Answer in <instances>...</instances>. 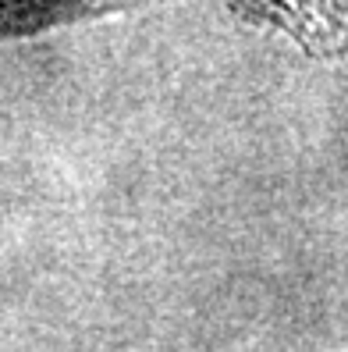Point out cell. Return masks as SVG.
<instances>
[{
  "instance_id": "1",
  "label": "cell",
  "mask_w": 348,
  "mask_h": 352,
  "mask_svg": "<svg viewBox=\"0 0 348 352\" xmlns=\"http://www.w3.org/2000/svg\"><path fill=\"white\" fill-rule=\"evenodd\" d=\"M253 25L277 29L316 57H348V0H220Z\"/></svg>"
}]
</instances>
